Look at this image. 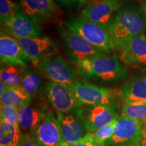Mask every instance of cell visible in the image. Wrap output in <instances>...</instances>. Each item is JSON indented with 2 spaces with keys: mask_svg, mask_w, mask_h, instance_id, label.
I'll return each instance as SVG.
<instances>
[{
  "mask_svg": "<svg viewBox=\"0 0 146 146\" xmlns=\"http://www.w3.org/2000/svg\"><path fill=\"white\" fill-rule=\"evenodd\" d=\"M78 75L87 81L114 85L127 77V70L115 55L101 54L73 64Z\"/></svg>",
  "mask_w": 146,
  "mask_h": 146,
  "instance_id": "6da1fadb",
  "label": "cell"
},
{
  "mask_svg": "<svg viewBox=\"0 0 146 146\" xmlns=\"http://www.w3.org/2000/svg\"><path fill=\"white\" fill-rule=\"evenodd\" d=\"M145 29V8L138 3H131L120 6L108 31L116 45L143 34Z\"/></svg>",
  "mask_w": 146,
  "mask_h": 146,
  "instance_id": "7a4b0ae2",
  "label": "cell"
},
{
  "mask_svg": "<svg viewBox=\"0 0 146 146\" xmlns=\"http://www.w3.org/2000/svg\"><path fill=\"white\" fill-rule=\"evenodd\" d=\"M65 27L108 54H111L116 47L108 29L102 25L79 18L65 21Z\"/></svg>",
  "mask_w": 146,
  "mask_h": 146,
  "instance_id": "3957f363",
  "label": "cell"
},
{
  "mask_svg": "<svg viewBox=\"0 0 146 146\" xmlns=\"http://www.w3.org/2000/svg\"><path fill=\"white\" fill-rule=\"evenodd\" d=\"M36 68L49 81L70 85L78 81L75 69L56 52L43 58Z\"/></svg>",
  "mask_w": 146,
  "mask_h": 146,
  "instance_id": "277c9868",
  "label": "cell"
},
{
  "mask_svg": "<svg viewBox=\"0 0 146 146\" xmlns=\"http://www.w3.org/2000/svg\"><path fill=\"white\" fill-rule=\"evenodd\" d=\"M70 86L81 106L116 104L114 93L106 87L94 85L85 80H78Z\"/></svg>",
  "mask_w": 146,
  "mask_h": 146,
  "instance_id": "5b68a950",
  "label": "cell"
},
{
  "mask_svg": "<svg viewBox=\"0 0 146 146\" xmlns=\"http://www.w3.org/2000/svg\"><path fill=\"white\" fill-rule=\"evenodd\" d=\"M58 33L70 56L72 64L97 55L106 54L66 27L60 26Z\"/></svg>",
  "mask_w": 146,
  "mask_h": 146,
  "instance_id": "8992f818",
  "label": "cell"
},
{
  "mask_svg": "<svg viewBox=\"0 0 146 146\" xmlns=\"http://www.w3.org/2000/svg\"><path fill=\"white\" fill-rule=\"evenodd\" d=\"M19 5L22 12L39 25L56 22L63 15L54 0H20Z\"/></svg>",
  "mask_w": 146,
  "mask_h": 146,
  "instance_id": "52a82bcc",
  "label": "cell"
},
{
  "mask_svg": "<svg viewBox=\"0 0 146 146\" xmlns=\"http://www.w3.org/2000/svg\"><path fill=\"white\" fill-rule=\"evenodd\" d=\"M44 94L56 113H68L80 106L70 85L47 81Z\"/></svg>",
  "mask_w": 146,
  "mask_h": 146,
  "instance_id": "ba28073f",
  "label": "cell"
},
{
  "mask_svg": "<svg viewBox=\"0 0 146 146\" xmlns=\"http://www.w3.org/2000/svg\"><path fill=\"white\" fill-rule=\"evenodd\" d=\"M36 146H61L65 145L58 118L48 112L31 134Z\"/></svg>",
  "mask_w": 146,
  "mask_h": 146,
  "instance_id": "9c48e42d",
  "label": "cell"
},
{
  "mask_svg": "<svg viewBox=\"0 0 146 146\" xmlns=\"http://www.w3.org/2000/svg\"><path fill=\"white\" fill-rule=\"evenodd\" d=\"M120 0H94L81 11L80 18L108 29L120 8Z\"/></svg>",
  "mask_w": 146,
  "mask_h": 146,
  "instance_id": "30bf717a",
  "label": "cell"
},
{
  "mask_svg": "<svg viewBox=\"0 0 146 146\" xmlns=\"http://www.w3.org/2000/svg\"><path fill=\"white\" fill-rule=\"evenodd\" d=\"M56 115L66 145H72L89 134L84 123L81 106L70 112L56 113Z\"/></svg>",
  "mask_w": 146,
  "mask_h": 146,
  "instance_id": "8fae6325",
  "label": "cell"
},
{
  "mask_svg": "<svg viewBox=\"0 0 146 146\" xmlns=\"http://www.w3.org/2000/svg\"><path fill=\"white\" fill-rule=\"evenodd\" d=\"M116 104H101L81 106L83 118L88 133H92L116 119Z\"/></svg>",
  "mask_w": 146,
  "mask_h": 146,
  "instance_id": "7c38bea8",
  "label": "cell"
},
{
  "mask_svg": "<svg viewBox=\"0 0 146 146\" xmlns=\"http://www.w3.org/2000/svg\"><path fill=\"white\" fill-rule=\"evenodd\" d=\"M142 127L143 125L135 120L123 115L118 116L113 135L106 146L140 142L142 140Z\"/></svg>",
  "mask_w": 146,
  "mask_h": 146,
  "instance_id": "4fadbf2b",
  "label": "cell"
},
{
  "mask_svg": "<svg viewBox=\"0 0 146 146\" xmlns=\"http://www.w3.org/2000/svg\"><path fill=\"white\" fill-rule=\"evenodd\" d=\"M1 31L13 38L39 37L43 34L41 25L33 21L22 10L6 23L1 25Z\"/></svg>",
  "mask_w": 146,
  "mask_h": 146,
  "instance_id": "5bb4252c",
  "label": "cell"
},
{
  "mask_svg": "<svg viewBox=\"0 0 146 146\" xmlns=\"http://www.w3.org/2000/svg\"><path fill=\"white\" fill-rule=\"evenodd\" d=\"M120 57L127 65L137 68H146V35L133 38L116 45Z\"/></svg>",
  "mask_w": 146,
  "mask_h": 146,
  "instance_id": "9a60e30c",
  "label": "cell"
},
{
  "mask_svg": "<svg viewBox=\"0 0 146 146\" xmlns=\"http://www.w3.org/2000/svg\"><path fill=\"white\" fill-rule=\"evenodd\" d=\"M35 67H37L43 58L57 52L54 42L47 36L35 38H14Z\"/></svg>",
  "mask_w": 146,
  "mask_h": 146,
  "instance_id": "2e32d148",
  "label": "cell"
},
{
  "mask_svg": "<svg viewBox=\"0 0 146 146\" xmlns=\"http://www.w3.org/2000/svg\"><path fill=\"white\" fill-rule=\"evenodd\" d=\"M0 61L3 65L23 67L29 66L31 62L16 39L2 31L0 33Z\"/></svg>",
  "mask_w": 146,
  "mask_h": 146,
  "instance_id": "e0dca14e",
  "label": "cell"
},
{
  "mask_svg": "<svg viewBox=\"0 0 146 146\" xmlns=\"http://www.w3.org/2000/svg\"><path fill=\"white\" fill-rule=\"evenodd\" d=\"M47 112L44 106L33 102L18 108V125L22 132L31 134Z\"/></svg>",
  "mask_w": 146,
  "mask_h": 146,
  "instance_id": "ac0fdd59",
  "label": "cell"
},
{
  "mask_svg": "<svg viewBox=\"0 0 146 146\" xmlns=\"http://www.w3.org/2000/svg\"><path fill=\"white\" fill-rule=\"evenodd\" d=\"M122 95L125 101L146 102V76H133L124 84Z\"/></svg>",
  "mask_w": 146,
  "mask_h": 146,
  "instance_id": "d6986e66",
  "label": "cell"
},
{
  "mask_svg": "<svg viewBox=\"0 0 146 146\" xmlns=\"http://www.w3.org/2000/svg\"><path fill=\"white\" fill-rule=\"evenodd\" d=\"M20 87L30 94L33 98L38 99L44 93L45 84L41 75L29 66L24 67L23 76Z\"/></svg>",
  "mask_w": 146,
  "mask_h": 146,
  "instance_id": "ffe728a7",
  "label": "cell"
},
{
  "mask_svg": "<svg viewBox=\"0 0 146 146\" xmlns=\"http://www.w3.org/2000/svg\"><path fill=\"white\" fill-rule=\"evenodd\" d=\"M33 100V97L21 87H8L0 96L1 106L15 107L17 108L28 105Z\"/></svg>",
  "mask_w": 146,
  "mask_h": 146,
  "instance_id": "44dd1931",
  "label": "cell"
},
{
  "mask_svg": "<svg viewBox=\"0 0 146 146\" xmlns=\"http://www.w3.org/2000/svg\"><path fill=\"white\" fill-rule=\"evenodd\" d=\"M22 135L23 132L19 125L0 120V146H17Z\"/></svg>",
  "mask_w": 146,
  "mask_h": 146,
  "instance_id": "7402d4cb",
  "label": "cell"
},
{
  "mask_svg": "<svg viewBox=\"0 0 146 146\" xmlns=\"http://www.w3.org/2000/svg\"><path fill=\"white\" fill-rule=\"evenodd\" d=\"M24 67L4 65L0 70V78L8 87H20L23 76Z\"/></svg>",
  "mask_w": 146,
  "mask_h": 146,
  "instance_id": "603a6c76",
  "label": "cell"
},
{
  "mask_svg": "<svg viewBox=\"0 0 146 146\" xmlns=\"http://www.w3.org/2000/svg\"><path fill=\"white\" fill-rule=\"evenodd\" d=\"M122 113L126 117L135 120L143 125L146 123V102L125 101L122 106Z\"/></svg>",
  "mask_w": 146,
  "mask_h": 146,
  "instance_id": "cb8c5ba5",
  "label": "cell"
},
{
  "mask_svg": "<svg viewBox=\"0 0 146 146\" xmlns=\"http://www.w3.org/2000/svg\"><path fill=\"white\" fill-rule=\"evenodd\" d=\"M19 4L13 0H0V21L3 25L21 12Z\"/></svg>",
  "mask_w": 146,
  "mask_h": 146,
  "instance_id": "d4e9b609",
  "label": "cell"
},
{
  "mask_svg": "<svg viewBox=\"0 0 146 146\" xmlns=\"http://www.w3.org/2000/svg\"><path fill=\"white\" fill-rule=\"evenodd\" d=\"M116 119L114 121H112V123L104 126V127L101 128V129H98V130L95 131V132L89 133V134L92 135L97 143H99L100 145L102 146H106L108 142L109 141V140L110 139L113 135Z\"/></svg>",
  "mask_w": 146,
  "mask_h": 146,
  "instance_id": "484cf974",
  "label": "cell"
},
{
  "mask_svg": "<svg viewBox=\"0 0 146 146\" xmlns=\"http://www.w3.org/2000/svg\"><path fill=\"white\" fill-rule=\"evenodd\" d=\"M0 120L12 125H18V108L12 106H1Z\"/></svg>",
  "mask_w": 146,
  "mask_h": 146,
  "instance_id": "4316f807",
  "label": "cell"
},
{
  "mask_svg": "<svg viewBox=\"0 0 146 146\" xmlns=\"http://www.w3.org/2000/svg\"><path fill=\"white\" fill-rule=\"evenodd\" d=\"M69 146H102L96 141L91 134H87L76 143Z\"/></svg>",
  "mask_w": 146,
  "mask_h": 146,
  "instance_id": "83f0119b",
  "label": "cell"
},
{
  "mask_svg": "<svg viewBox=\"0 0 146 146\" xmlns=\"http://www.w3.org/2000/svg\"><path fill=\"white\" fill-rule=\"evenodd\" d=\"M17 146H36L33 138L29 133H23Z\"/></svg>",
  "mask_w": 146,
  "mask_h": 146,
  "instance_id": "f1b7e54d",
  "label": "cell"
},
{
  "mask_svg": "<svg viewBox=\"0 0 146 146\" xmlns=\"http://www.w3.org/2000/svg\"><path fill=\"white\" fill-rule=\"evenodd\" d=\"M60 7H66L70 8L79 3V0H54Z\"/></svg>",
  "mask_w": 146,
  "mask_h": 146,
  "instance_id": "f546056e",
  "label": "cell"
},
{
  "mask_svg": "<svg viewBox=\"0 0 146 146\" xmlns=\"http://www.w3.org/2000/svg\"><path fill=\"white\" fill-rule=\"evenodd\" d=\"M7 88H8V86H7V85H5L3 82H0V96L2 95L3 93L5 92Z\"/></svg>",
  "mask_w": 146,
  "mask_h": 146,
  "instance_id": "4dcf8cb0",
  "label": "cell"
},
{
  "mask_svg": "<svg viewBox=\"0 0 146 146\" xmlns=\"http://www.w3.org/2000/svg\"><path fill=\"white\" fill-rule=\"evenodd\" d=\"M142 127V140L146 139V123L143 125Z\"/></svg>",
  "mask_w": 146,
  "mask_h": 146,
  "instance_id": "1f68e13d",
  "label": "cell"
},
{
  "mask_svg": "<svg viewBox=\"0 0 146 146\" xmlns=\"http://www.w3.org/2000/svg\"><path fill=\"white\" fill-rule=\"evenodd\" d=\"M118 146H137V143H126L123 144V145H120Z\"/></svg>",
  "mask_w": 146,
  "mask_h": 146,
  "instance_id": "d6a6232c",
  "label": "cell"
},
{
  "mask_svg": "<svg viewBox=\"0 0 146 146\" xmlns=\"http://www.w3.org/2000/svg\"><path fill=\"white\" fill-rule=\"evenodd\" d=\"M140 143L141 144L142 146H146V139L141 140V141H140Z\"/></svg>",
  "mask_w": 146,
  "mask_h": 146,
  "instance_id": "836d02e7",
  "label": "cell"
},
{
  "mask_svg": "<svg viewBox=\"0 0 146 146\" xmlns=\"http://www.w3.org/2000/svg\"><path fill=\"white\" fill-rule=\"evenodd\" d=\"M79 4L81 5H85V0H79Z\"/></svg>",
  "mask_w": 146,
  "mask_h": 146,
  "instance_id": "e575fe53",
  "label": "cell"
},
{
  "mask_svg": "<svg viewBox=\"0 0 146 146\" xmlns=\"http://www.w3.org/2000/svg\"><path fill=\"white\" fill-rule=\"evenodd\" d=\"M94 1V0H85V3H90V2H91V1Z\"/></svg>",
  "mask_w": 146,
  "mask_h": 146,
  "instance_id": "d590c367",
  "label": "cell"
},
{
  "mask_svg": "<svg viewBox=\"0 0 146 146\" xmlns=\"http://www.w3.org/2000/svg\"><path fill=\"white\" fill-rule=\"evenodd\" d=\"M137 146H142V145L140 143V142H137Z\"/></svg>",
  "mask_w": 146,
  "mask_h": 146,
  "instance_id": "8d00e7d4",
  "label": "cell"
},
{
  "mask_svg": "<svg viewBox=\"0 0 146 146\" xmlns=\"http://www.w3.org/2000/svg\"><path fill=\"white\" fill-rule=\"evenodd\" d=\"M145 15H146V0H145Z\"/></svg>",
  "mask_w": 146,
  "mask_h": 146,
  "instance_id": "74e56055",
  "label": "cell"
},
{
  "mask_svg": "<svg viewBox=\"0 0 146 146\" xmlns=\"http://www.w3.org/2000/svg\"><path fill=\"white\" fill-rule=\"evenodd\" d=\"M61 146H69V145H66V144H65V145H61Z\"/></svg>",
  "mask_w": 146,
  "mask_h": 146,
  "instance_id": "f35d334b",
  "label": "cell"
}]
</instances>
